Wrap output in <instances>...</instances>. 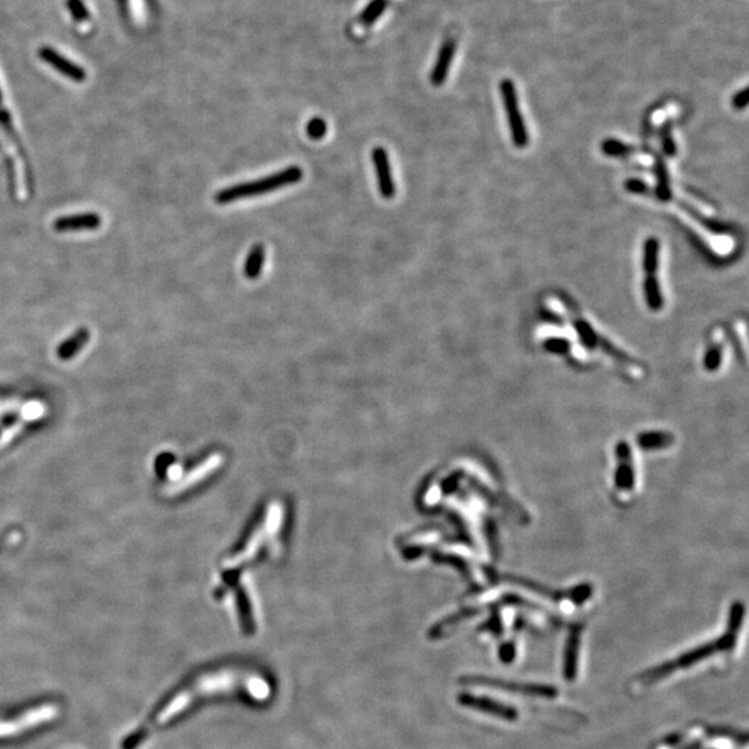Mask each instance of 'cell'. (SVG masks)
I'll return each instance as SVG.
<instances>
[{"mask_svg":"<svg viewBox=\"0 0 749 749\" xmlns=\"http://www.w3.org/2000/svg\"><path fill=\"white\" fill-rule=\"evenodd\" d=\"M744 615H746L744 604L740 602V601L734 602L732 609H730L729 629L720 637H718L716 640L706 642V644H702V645H699V646H697V648H694V649H691L688 652H684L683 655H680V656H677L674 659H670V660H667L665 663H660V665H658V666H655L652 669L645 670L644 673H642L637 677V681H640V684L649 685V684L656 683L658 680H662V678L673 674L678 669H688V667L699 663L701 660H704L706 658H711V656H713L716 653L732 651L737 644V635L741 630Z\"/></svg>","mask_w":749,"mask_h":749,"instance_id":"obj_1","label":"cell"},{"mask_svg":"<svg viewBox=\"0 0 749 749\" xmlns=\"http://www.w3.org/2000/svg\"><path fill=\"white\" fill-rule=\"evenodd\" d=\"M303 170L297 165L288 167L285 170H281L272 175H268L261 179L250 181V182H242L236 184L233 186L225 188L219 192H216L214 196L215 203L223 206L228 203H233L243 199H251L257 196H262L265 193L278 191L281 188L292 186L299 184L303 179Z\"/></svg>","mask_w":749,"mask_h":749,"instance_id":"obj_2","label":"cell"},{"mask_svg":"<svg viewBox=\"0 0 749 749\" xmlns=\"http://www.w3.org/2000/svg\"><path fill=\"white\" fill-rule=\"evenodd\" d=\"M461 683L465 685L504 690V691L521 694L525 697H535V698H544V699H554L559 694L558 688L551 684L519 683V681H511V680L489 677V676H465L461 678Z\"/></svg>","mask_w":749,"mask_h":749,"instance_id":"obj_3","label":"cell"},{"mask_svg":"<svg viewBox=\"0 0 749 749\" xmlns=\"http://www.w3.org/2000/svg\"><path fill=\"white\" fill-rule=\"evenodd\" d=\"M500 91H501L504 107L508 114L514 144L518 147H525L529 143V136H528L526 126H525L522 112L519 108V101H518L515 85L511 80H503L500 84Z\"/></svg>","mask_w":749,"mask_h":749,"instance_id":"obj_4","label":"cell"},{"mask_svg":"<svg viewBox=\"0 0 749 749\" xmlns=\"http://www.w3.org/2000/svg\"><path fill=\"white\" fill-rule=\"evenodd\" d=\"M457 701H458L459 705H462L465 708L475 709L477 712L491 715V716L498 718V719H501L504 722H517L519 719L518 709H515L514 706H510V705H507L504 702H500L497 699L489 698V697H479V695L465 692V694H459Z\"/></svg>","mask_w":749,"mask_h":749,"instance_id":"obj_5","label":"cell"},{"mask_svg":"<svg viewBox=\"0 0 749 749\" xmlns=\"http://www.w3.org/2000/svg\"><path fill=\"white\" fill-rule=\"evenodd\" d=\"M618 468L615 470L614 486L619 496H632L636 489V468L630 447L621 443L616 450Z\"/></svg>","mask_w":749,"mask_h":749,"instance_id":"obj_6","label":"cell"},{"mask_svg":"<svg viewBox=\"0 0 749 749\" xmlns=\"http://www.w3.org/2000/svg\"><path fill=\"white\" fill-rule=\"evenodd\" d=\"M371 157H372V161H373L380 196L383 199H386V200L394 199L396 193H397V186H396V181L393 178L390 160H389V154H387L386 149L379 147V146L375 147L372 150Z\"/></svg>","mask_w":749,"mask_h":749,"instance_id":"obj_7","label":"cell"},{"mask_svg":"<svg viewBox=\"0 0 749 749\" xmlns=\"http://www.w3.org/2000/svg\"><path fill=\"white\" fill-rule=\"evenodd\" d=\"M38 56L40 57V60L43 63H46L47 66L54 68L59 74L64 75L66 78H68L71 81L84 82L87 80V71L82 67H80L78 64H75L74 61H71L66 56L60 54L53 47H49V46L40 47L39 52H38Z\"/></svg>","mask_w":749,"mask_h":749,"instance_id":"obj_8","label":"cell"},{"mask_svg":"<svg viewBox=\"0 0 749 749\" xmlns=\"http://www.w3.org/2000/svg\"><path fill=\"white\" fill-rule=\"evenodd\" d=\"M581 632H583V626L574 625L570 628L569 635H568V640L565 645V655H563V677L568 681H573L577 676Z\"/></svg>","mask_w":749,"mask_h":749,"instance_id":"obj_9","label":"cell"},{"mask_svg":"<svg viewBox=\"0 0 749 749\" xmlns=\"http://www.w3.org/2000/svg\"><path fill=\"white\" fill-rule=\"evenodd\" d=\"M102 225L101 215L95 213L84 214L66 215L54 221L53 228L57 232H81V230H95Z\"/></svg>","mask_w":749,"mask_h":749,"instance_id":"obj_10","label":"cell"},{"mask_svg":"<svg viewBox=\"0 0 749 749\" xmlns=\"http://www.w3.org/2000/svg\"><path fill=\"white\" fill-rule=\"evenodd\" d=\"M455 50H457V43L454 39L448 38L444 40V43L441 45L440 50H438V54H437V59H436V63H434V67L431 70V74H430V81L434 87H441L448 75V71H450V67L452 64V60H454V56H455Z\"/></svg>","mask_w":749,"mask_h":749,"instance_id":"obj_11","label":"cell"},{"mask_svg":"<svg viewBox=\"0 0 749 749\" xmlns=\"http://www.w3.org/2000/svg\"><path fill=\"white\" fill-rule=\"evenodd\" d=\"M265 264V247L262 244H254L247 254L244 262V276L247 279H257Z\"/></svg>","mask_w":749,"mask_h":749,"instance_id":"obj_12","label":"cell"},{"mask_svg":"<svg viewBox=\"0 0 749 749\" xmlns=\"http://www.w3.org/2000/svg\"><path fill=\"white\" fill-rule=\"evenodd\" d=\"M658 253H659V242L656 240V237H648L644 244L645 278H655V272L658 268Z\"/></svg>","mask_w":749,"mask_h":749,"instance_id":"obj_13","label":"cell"},{"mask_svg":"<svg viewBox=\"0 0 749 749\" xmlns=\"http://www.w3.org/2000/svg\"><path fill=\"white\" fill-rule=\"evenodd\" d=\"M673 443V436L663 431H645L639 438V444L644 450H659L666 448Z\"/></svg>","mask_w":749,"mask_h":749,"instance_id":"obj_14","label":"cell"},{"mask_svg":"<svg viewBox=\"0 0 749 749\" xmlns=\"http://www.w3.org/2000/svg\"><path fill=\"white\" fill-rule=\"evenodd\" d=\"M89 339V332L87 329H80L73 337H70L66 343H63L59 347V355L63 358H68L74 355L82 346L87 344Z\"/></svg>","mask_w":749,"mask_h":749,"instance_id":"obj_15","label":"cell"},{"mask_svg":"<svg viewBox=\"0 0 749 749\" xmlns=\"http://www.w3.org/2000/svg\"><path fill=\"white\" fill-rule=\"evenodd\" d=\"M387 0H371L364 11L359 14V22L362 25H372L386 11Z\"/></svg>","mask_w":749,"mask_h":749,"instance_id":"obj_16","label":"cell"},{"mask_svg":"<svg viewBox=\"0 0 749 749\" xmlns=\"http://www.w3.org/2000/svg\"><path fill=\"white\" fill-rule=\"evenodd\" d=\"M706 734L711 736V737L730 739L734 743L741 744V746H747V743H748V736L746 733H741V732H737V730H733V729H727V727H708Z\"/></svg>","mask_w":749,"mask_h":749,"instance_id":"obj_17","label":"cell"},{"mask_svg":"<svg viewBox=\"0 0 749 749\" xmlns=\"http://www.w3.org/2000/svg\"><path fill=\"white\" fill-rule=\"evenodd\" d=\"M67 8L77 22H84L91 18V13L84 0H67Z\"/></svg>","mask_w":749,"mask_h":749,"instance_id":"obj_18","label":"cell"},{"mask_svg":"<svg viewBox=\"0 0 749 749\" xmlns=\"http://www.w3.org/2000/svg\"><path fill=\"white\" fill-rule=\"evenodd\" d=\"M326 132H327V125H326L325 119H322L320 117L313 118L307 124V135L313 140H321L322 138L326 135Z\"/></svg>","mask_w":749,"mask_h":749,"instance_id":"obj_19","label":"cell"},{"mask_svg":"<svg viewBox=\"0 0 749 749\" xmlns=\"http://www.w3.org/2000/svg\"><path fill=\"white\" fill-rule=\"evenodd\" d=\"M722 362V347L720 346H713L711 347V350L708 351L706 357H705V361H704V365L708 371H715L719 368Z\"/></svg>","mask_w":749,"mask_h":749,"instance_id":"obj_20","label":"cell"},{"mask_svg":"<svg viewBox=\"0 0 749 749\" xmlns=\"http://www.w3.org/2000/svg\"><path fill=\"white\" fill-rule=\"evenodd\" d=\"M498 658L503 663L510 665L517 658V646L514 642H504L498 649Z\"/></svg>","mask_w":749,"mask_h":749,"instance_id":"obj_21","label":"cell"},{"mask_svg":"<svg viewBox=\"0 0 749 749\" xmlns=\"http://www.w3.org/2000/svg\"><path fill=\"white\" fill-rule=\"evenodd\" d=\"M483 630L484 632H490L493 633L494 636H500L503 633V623H501V618H500V612L496 609L494 611V615L489 619V622L483 626Z\"/></svg>","mask_w":749,"mask_h":749,"instance_id":"obj_22","label":"cell"},{"mask_svg":"<svg viewBox=\"0 0 749 749\" xmlns=\"http://www.w3.org/2000/svg\"><path fill=\"white\" fill-rule=\"evenodd\" d=\"M748 103V95H747V89H743L741 92L736 94V96L733 98V106L737 110H741V108H746Z\"/></svg>","mask_w":749,"mask_h":749,"instance_id":"obj_23","label":"cell"},{"mask_svg":"<svg viewBox=\"0 0 749 749\" xmlns=\"http://www.w3.org/2000/svg\"><path fill=\"white\" fill-rule=\"evenodd\" d=\"M0 108H3V98H1V92H0Z\"/></svg>","mask_w":749,"mask_h":749,"instance_id":"obj_24","label":"cell"}]
</instances>
